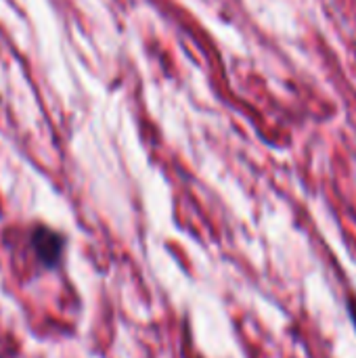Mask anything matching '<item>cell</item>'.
Segmentation results:
<instances>
[{
  "label": "cell",
  "instance_id": "cell-1",
  "mask_svg": "<svg viewBox=\"0 0 356 358\" xmlns=\"http://www.w3.org/2000/svg\"><path fill=\"white\" fill-rule=\"evenodd\" d=\"M29 245L36 256V262L44 271H57L65 252V237L48 227H36L29 235Z\"/></svg>",
  "mask_w": 356,
  "mask_h": 358
},
{
  "label": "cell",
  "instance_id": "cell-2",
  "mask_svg": "<svg viewBox=\"0 0 356 358\" xmlns=\"http://www.w3.org/2000/svg\"><path fill=\"white\" fill-rule=\"evenodd\" d=\"M348 315H350V319H353V323H355V327H356V298L355 296H350V298H348Z\"/></svg>",
  "mask_w": 356,
  "mask_h": 358
}]
</instances>
